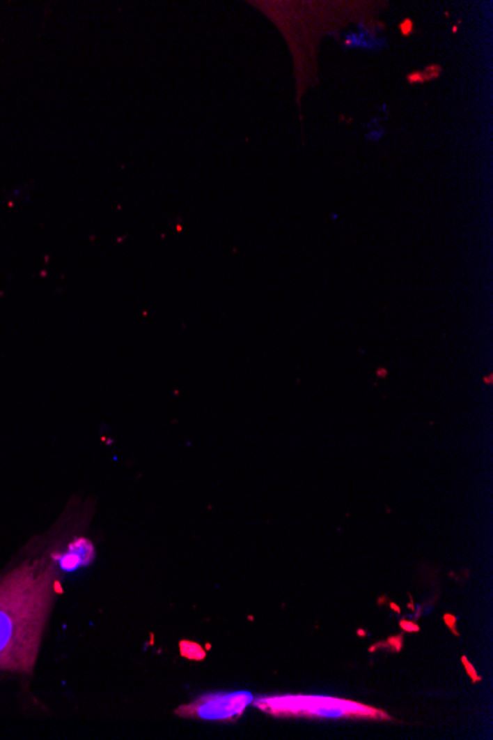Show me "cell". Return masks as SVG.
Here are the masks:
<instances>
[{"instance_id": "obj_1", "label": "cell", "mask_w": 493, "mask_h": 740, "mask_svg": "<svg viewBox=\"0 0 493 740\" xmlns=\"http://www.w3.org/2000/svg\"><path fill=\"white\" fill-rule=\"evenodd\" d=\"M54 564H21L0 581V670L30 672L56 593Z\"/></svg>"}, {"instance_id": "obj_2", "label": "cell", "mask_w": 493, "mask_h": 740, "mask_svg": "<svg viewBox=\"0 0 493 740\" xmlns=\"http://www.w3.org/2000/svg\"><path fill=\"white\" fill-rule=\"evenodd\" d=\"M275 717H309V718H389L383 711L357 704L353 700L328 696H270L258 699L254 704Z\"/></svg>"}, {"instance_id": "obj_3", "label": "cell", "mask_w": 493, "mask_h": 740, "mask_svg": "<svg viewBox=\"0 0 493 740\" xmlns=\"http://www.w3.org/2000/svg\"><path fill=\"white\" fill-rule=\"evenodd\" d=\"M251 702L253 695L245 690L229 693H208L194 700L192 704L178 708L176 715L185 718L233 723L241 717Z\"/></svg>"}, {"instance_id": "obj_4", "label": "cell", "mask_w": 493, "mask_h": 740, "mask_svg": "<svg viewBox=\"0 0 493 740\" xmlns=\"http://www.w3.org/2000/svg\"><path fill=\"white\" fill-rule=\"evenodd\" d=\"M95 559V547L93 544L86 538H77L76 541L71 543L65 553L59 554L58 563L59 568L65 572H74L80 569L81 566H86Z\"/></svg>"}, {"instance_id": "obj_5", "label": "cell", "mask_w": 493, "mask_h": 740, "mask_svg": "<svg viewBox=\"0 0 493 740\" xmlns=\"http://www.w3.org/2000/svg\"><path fill=\"white\" fill-rule=\"evenodd\" d=\"M441 68L439 66H430L427 67L425 70L423 71H415V73H411L408 76V82L411 84H420V83H425V82H430L433 79H437L439 74H440Z\"/></svg>"}, {"instance_id": "obj_6", "label": "cell", "mask_w": 493, "mask_h": 740, "mask_svg": "<svg viewBox=\"0 0 493 740\" xmlns=\"http://www.w3.org/2000/svg\"><path fill=\"white\" fill-rule=\"evenodd\" d=\"M414 31V22L411 20H405L402 24H400V33L403 36H411Z\"/></svg>"}]
</instances>
